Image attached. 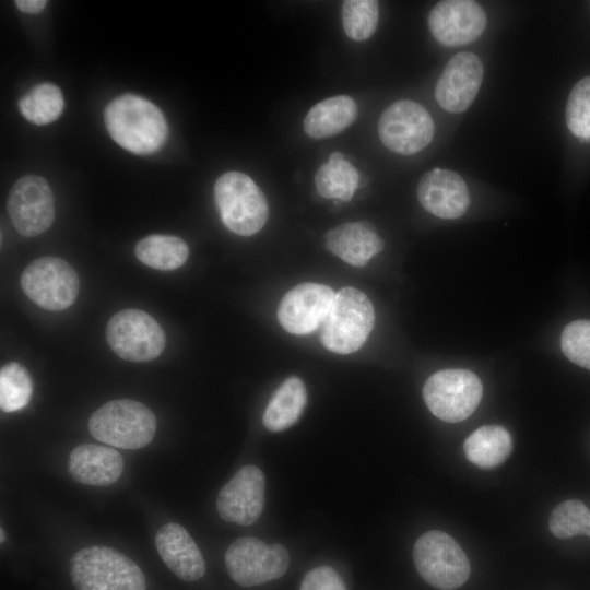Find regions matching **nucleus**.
Here are the masks:
<instances>
[{"instance_id":"obj_25","label":"nucleus","mask_w":590,"mask_h":590,"mask_svg":"<svg viewBox=\"0 0 590 590\" xmlns=\"http://www.w3.org/2000/svg\"><path fill=\"white\" fill-rule=\"evenodd\" d=\"M134 252L142 263L162 271L180 268L189 256L187 244L172 235H150L137 244Z\"/></svg>"},{"instance_id":"obj_26","label":"nucleus","mask_w":590,"mask_h":590,"mask_svg":"<svg viewBox=\"0 0 590 590\" xmlns=\"http://www.w3.org/2000/svg\"><path fill=\"white\" fill-rule=\"evenodd\" d=\"M21 114L31 122L43 126L58 119L64 101L60 88L51 83H42L30 90L19 103Z\"/></svg>"},{"instance_id":"obj_4","label":"nucleus","mask_w":590,"mask_h":590,"mask_svg":"<svg viewBox=\"0 0 590 590\" xmlns=\"http://www.w3.org/2000/svg\"><path fill=\"white\" fill-rule=\"evenodd\" d=\"M374 322V307L366 294L355 287H343L335 294L322 324L321 343L333 353H353L365 343Z\"/></svg>"},{"instance_id":"obj_31","label":"nucleus","mask_w":590,"mask_h":590,"mask_svg":"<svg viewBox=\"0 0 590 590\" xmlns=\"http://www.w3.org/2000/svg\"><path fill=\"white\" fill-rule=\"evenodd\" d=\"M560 346L569 361L590 370V320L568 323L562 332Z\"/></svg>"},{"instance_id":"obj_30","label":"nucleus","mask_w":590,"mask_h":590,"mask_svg":"<svg viewBox=\"0 0 590 590\" xmlns=\"http://www.w3.org/2000/svg\"><path fill=\"white\" fill-rule=\"evenodd\" d=\"M566 123L574 135L590 139V75L571 88L566 105Z\"/></svg>"},{"instance_id":"obj_12","label":"nucleus","mask_w":590,"mask_h":590,"mask_svg":"<svg viewBox=\"0 0 590 590\" xmlns=\"http://www.w3.org/2000/svg\"><path fill=\"white\" fill-rule=\"evenodd\" d=\"M7 209L21 235L34 237L44 233L55 219L54 196L48 182L36 175L20 178L10 190Z\"/></svg>"},{"instance_id":"obj_13","label":"nucleus","mask_w":590,"mask_h":590,"mask_svg":"<svg viewBox=\"0 0 590 590\" xmlns=\"http://www.w3.org/2000/svg\"><path fill=\"white\" fill-rule=\"evenodd\" d=\"M334 296L332 288L324 284H298L281 299L278 320L292 334H308L323 324Z\"/></svg>"},{"instance_id":"obj_15","label":"nucleus","mask_w":590,"mask_h":590,"mask_svg":"<svg viewBox=\"0 0 590 590\" xmlns=\"http://www.w3.org/2000/svg\"><path fill=\"white\" fill-rule=\"evenodd\" d=\"M264 485L259 468L243 467L219 493L216 508L221 518L241 526L257 521L264 506Z\"/></svg>"},{"instance_id":"obj_14","label":"nucleus","mask_w":590,"mask_h":590,"mask_svg":"<svg viewBox=\"0 0 590 590\" xmlns=\"http://www.w3.org/2000/svg\"><path fill=\"white\" fill-rule=\"evenodd\" d=\"M486 23L485 11L471 0L440 1L428 15L430 33L437 42L448 47L475 40L484 32Z\"/></svg>"},{"instance_id":"obj_32","label":"nucleus","mask_w":590,"mask_h":590,"mask_svg":"<svg viewBox=\"0 0 590 590\" xmlns=\"http://www.w3.org/2000/svg\"><path fill=\"white\" fill-rule=\"evenodd\" d=\"M299 590H347L341 576L329 566L308 571Z\"/></svg>"},{"instance_id":"obj_2","label":"nucleus","mask_w":590,"mask_h":590,"mask_svg":"<svg viewBox=\"0 0 590 590\" xmlns=\"http://www.w3.org/2000/svg\"><path fill=\"white\" fill-rule=\"evenodd\" d=\"M71 579L78 590H145L140 567L107 546L80 550L71 559Z\"/></svg>"},{"instance_id":"obj_24","label":"nucleus","mask_w":590,"mask_h":590,"mask_svg":"<svg viewBox=\"0 0 590 590\" xmlns=\"http://www.w3.org/2000/svg\"><path fill=\"white\" fill-rule=\"evenodd\" d=\"M315 184L323 198L349 202L358 185V172L344 158L343 153L333 152L317 170Z\"/></svg>"},{"instance_id":"obj_18","label":"nucleus","mask_w":590,"mask_h":590,"mask_svg":"<svg viewBox=\"0 0 590 590\" xmlns=\"http://www.w3.org/2000/svg\"><path fill=\"white\" fill-rule=\"evenodd\" d=\"M155 545L162 560L178 578L194 581L204 575L203 556L180 524L170 522L162 526L156 532Z\"/></svg>"},{"instance_id":"obj_7","label":"nucleus","mask_w":590,"mask_h":590,"mask_svg":"<svg viewBox=\"0 0 590 590\" xmlns=\"http://www.w3.org/2000/svg\"><path fill=\"white\" fill-rule=\"evenodd\" d=\"M480 378L462 368L444 369L425 382L423 398L430 412L441 421L458 423L469 417L481 402Z\"/></svg>"},{"instance_id":"obj_1","label":"nucleus","mask_w":590,"mask_h":590,"mask_svg":"<svg viewBox=\"0 0 590 590\" xmlns=\"http://www.w3.org/2000/svg\"><path fill=\"white\" fill-rule=\"evenodd\" d=\"M104 117L113 140L134 154H151L166 140L168 129L163 113L140 96L125 94L115 98L107 105Z\"/></svg>"},{"instance_id":"obj_6","label":"nucleus","mask_w":590,"mask_h":590,"mask_svg":"<svg viewBox=\"0 0 590 590\" xmlns=\"http://www.w3.org/2000/svg\"><path fill=\"white\" fill-rule=\"evenodd\" d=\"M413 558L421 577L440 590H453L470 576L469 559L460 545L442 531H428L414 544Z\"/></svg>"},{"instance_id":"obj_3","label":"nucleus","mask_w":590,"mask_h":590,"mask_svg":"<svg viewBox=\"0 0 590 590\" xmlns=\"http://www.w3.org/2000/svg\"><path fill=\"white\" fill-rule=\"evenodd\" d=\"M92 436L122 449H140L154 438L156 418L143 403L130 399L113 400L98 408L90 417Z\"/></svg>"},{"instance_id":"obj_19","label":"nucleus","mask_w":590,"mask_h":590,"mask_svg":"<svg viewBox=\"0 0 590 590\" xmlns=\"http://www.w3.org/2000/svg\"><path fill=\"white\" fill-rule=\"evenodd\" d=\"M68 470L79 483L107 486L120 477L123 458L110 447L83 444L70 452Z\"/></svg>"},{"instance_id":"obj_27","label":"nucleus","mask_w":590,"mask_h":590,"mask_svg":"<svg viewBox=\"0 0 590 590\" xmlns=\"http://www.w3.org/2000/svg\"><path fill=\"white\" fill-rule=\"evenodd\" d=\"M33 380L27 369L19 363H9L0 370V408L15 412L26 406L32 398Z\"/></svg>"},{"instance_id":"obj_34","label":"nucleus","mask_w":590,"mask_h":590,"mask_svg":"<svg viewBox=\"0 0 590 590\" xmlns=\"http://www.w3.org/2000/svg\"><path fill=\"white\" fill-rule=\"evenodd\" d=\"M0 535H1V542H4V531L3 529L0 530Z\"/></svg>"},{"instance_id":"obj_28","label":"nucleus","mask_w":590,"mask_h":590,"mask_svg":"<svg viewBox=\"0 0 590 590\" xmlns=\"http://www.w3.org/2000/svg\"><path fill=\"white\" fill-rule=\"evenodd\" d=\"M548 527L552 534L558 539L579 534L590 538V510L580 500H565L553 509Z\"/></svg>"},{"instance_id":"obj_29","label":"nucleus","mask_w":590,"mask_h":590,"mask_svg":"<svg viewBox=\"0 0 590 590\" xmlns=\"http://www.w3.org/2000/svg\"><path fill=\"white\" fill-rule=\"evenodd\" d=\"M379 5L375 0H347L342 5L345 34L354 40L369 38L378 23Z\"/></svg>"},{"instance_id":"obj_11","label":"nucleus","mask_w":590,"mask_h":590,"mask_svg":"<svg viewBox=\"0 0 590 590\" xmlns=\"http://www.w3.org/2000/svg\"><path fill=\"white\" fill-rule=\"evenodd\" d=\"M378 133L384 145L390 151L412 155L432 142L435 126L430 115L421 104L401 99L381 114Z\"/></svg>"},{"instance_id":"obj_23","label":"nucleus","mask_w":590,"mask_h":590,"mask_svg":"<svg viewBox=\"0 0 590 590\" xmlns=\"http://www.w3.org/2000/svg\"><path fill=\"white\" fill-rule=\"evenodd\" d=\"M467 459L483 469L502 464L512 451L509 432L498 425H486L475 429L464 441Z\"/></svg>"},{"instance_id":"obj_5","label":"nucleus","mask_w":590,"mask_h":590,"mask_svg":"<svg viewBox=\"0 0 590 590\" xmlns=\"http://www.w3.org/2000/svg\"><path fill=\"white\" fill-rule=\"evenodd\" d=\"M214 198L222 222L237 235H255L268 220L267 198L246 174L240 172L223 174L214 185Z\"/></svg>"},{"instance_id":"obj_21","label":"nucleus","mask_w":590,"mask_h":590,"mask_svg":"<svg viewBox=\"0 0 590 590\" xmlns=\"http://www.w3.org/2000/svg\"><path fill=\"white\" fill-rule=\"evenodd\" d=\"M356 115L355 101L347 95H338L314 105L307 113L303 127L312 139L328 138L352 125Z\"/></svg>"},{"instance_id":"obj_22","label":"nucleus","mask_w":590,"mask_h":590,"mask_svg":"<svg viewBox=\"0 0 590 590\" xmlns=\"http://www.w3.org/2000/svg\"><path fill=\"white\" fill-rule=\"evenodd\" d=\"M307 401L306 387L298 377H288L274 391L262 422L270 432H282L294 425Z\"/></svg>"},{"instance_id":"obj_16","label":"nucleus","mask_w":590,"mask_h":590,"mask_svg":"<svg viewBox=\"0 0 590 590\" xmlns=\"http://www.w3.org/2000/svg\"><path fill=\"white\" fill-rule=\"evenodd\" d=\"M483 73V63L475 54L455 55L436 83L435 97L439 106L449 113L467 110L477 95Z\"/></svg>"},{"instance_id":"obj_33","label":"nucleus","mask_w":590,"mask_h":590,"mask_svg":"<svg viewBox=\"0 0 590 590\" xmlns=\"http://www.w3.org/2000/svg\"><path fill=\"white\" fill-rule=\"evenodd\" d=\"M16 7L25 13H39L47 4L45 0H16Z\"/></svg>"},{"instance_id":"obj_17","label":"nucleus","mask_w":590,"mask_h":590,"mask_svg":"<svg viewBox=\"0 0 590 590\" xmlns=\"http://www.w3.org/2000/svg\"><path fill=\"white\" fill-rule=\"evenodd\" d=\"M417 199L427 212L446 220L462 216L470 205L464 180L457 173L441 168H434L421 178Z\"/></svg>"},{"instance_id":"obj_8","label":"nucleus","mask_w":590,"mask_h":590,"mask_svg":"<svg viewBox=\"0 0 590 590\" xmlns=\"http://www.w3.org/2000/svg\"><path fill=\"white\" fill-rule=\"evenodd\" d=\"M21 287L39 307L60 311L75 302L80 280L76 271L63 259L43 257L25 268L21 275Z\"/></svg>"},{"instance_id":"obj_9","label":"nucleus","mask_w":590,"mask_h":590,"mask_svg":"<svg viewBox=\"0 0 590 590\" xmlns=\"http://www.w3.org/2000/svg\"><path fill=\"white\" fill-rule=\"evenodd\" d=\"M110 349L130 362H149L165 347V333L160 323L148 312L125 309L116 312L106 327Z\"/></svg>"},{"instance_id":"obj_20","label":"nucleus","mask_w":590,"mask_h":590,"mask_svg":"<svg viewBox=\"0 0 590 590\" xmlns=\"http://www.w3.org/2000/svg\"><path fill=\"white\" fill-rule=\"evenodd\" d=\"M326 246L335 256L354 267H364L384 249V240L368 222L345 223L330 229Z\"/></svg>"},{"instance_id":"obj_10","label":"nucleus","mask_w":590,"mask_h":590,"mask_svg":"<svg viewBox=\"0 0 590 590\" xmlns=\"http://www.w3.org/2000/svg\"><path fill=\"white\" fill-rule=\"evenodd\" d=\"M290 557L281 544H267L257 538H240L225 553V565L232 579L244 587L262 585L280 578Z\"/></svg>"}]
</instances>
